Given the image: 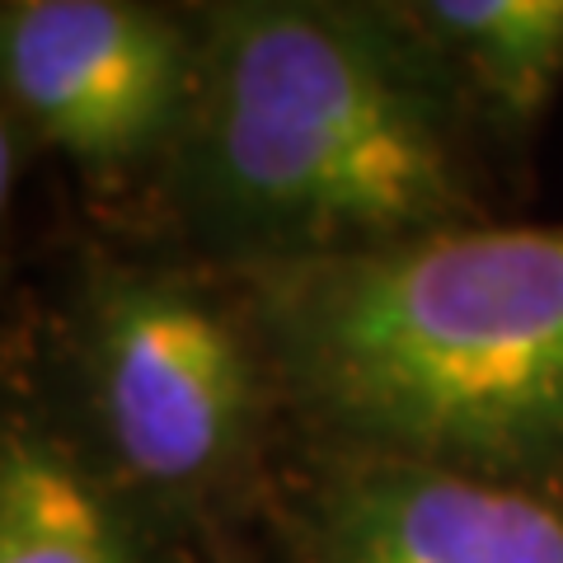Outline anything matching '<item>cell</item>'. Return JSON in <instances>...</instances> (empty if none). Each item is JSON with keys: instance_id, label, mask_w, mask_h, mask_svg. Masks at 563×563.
Wrapping results in <instances>:
<instances>
[{"instance_id": "cell-4", "label": "cell", "mask_w": 563, "mask_h": 563, "mask_svg": "<svg viewBox=\"0 0 563 563\" xmlns=\"http://www.w3.org/2000/svg\"><path fill=\"white\" fill-rule=\"evenodd\" d=\"M202 70L198 14L132 0H5L0 103L90 184L174 165Z\"/></svg>"}, {"instance_id": "cell-9", "label": "cell", "mask_w": 563, "mask_h": 563, "mask_svg": "<svg viewBox=\"0 0 563 563\" xmlns=\"http://www.w3.org/2000/svg\"><path fill=\"white\" fill-rule=\"evenodd\" d=\"M0 287H5V263H0Z\"/></svg>"}, {"instance_id": "cell-3", "label": "cell", "mask_w": 563, "mask_h": 563, "mask_svg": "<svg viewBox=\"0 0 563 563\" xmlns=\"http://www.w3.org/2000/svg\"><path fill=\"white\" fill-rule=\"evenodd\" d=\"M62 409L174 531L258 484L282 413L231 282L109 250H90L70 277Z\"/></svg>"}, {"instance_id": "cell-7", "label": "cell", "mask_w": 563, "mask_h": 563, "mask_svg": "<svg viewBox=\"0 0 563 563\" xmlns=\"http://www.w3.org/2000/svg\"><path fill=\"white\" fill-rule=\"evenodd\" d=\"M399 10L451 70L484 141L536 136L563 90V0H404Z\"/></svg>"}, {"instance_id": "cell-1", "label": "cell", "mask_w": 563, "mask_h": 563, "mask_svg": "<svg viewBox=\"0 0 563 563\" xmlns=\"http://www.w3.org/2000/svg\"><path fill=\"white\" fill-rule=\"evenodd\" d=\"M202 70L169 198L217 273L488 221L484 132L399 5L198 10Z\"/></svg>"}, {"instance_id": "cell-6", "label": "cell", "mask_w": 563, "mask_h": 563, "mask_svg": "<svg viewBox=\"0 0 563 563\" xmlns=\"http://www.w3.org/2000/svg\"><path fill=\"white\" fill-rule=\"evenodd\" d=\"M169 531L62 399H0V563H169Z\"/></svg>"}, {"instance_id": "cell-5", "label": "cell", "mask_w": 563, "mask_h": 563, "mask_svg": "<svg viewBox=\"0 0 563 563\" xmlns=\"http://www.w3.org/2000/svg\"><path fill=\"white\" fill-rule=\"evenodd\" d=\"M287 563H563V488L310 451L273 498Z\"/></svg>"}, {"instance_id": "cell-2", "label": "cell", "mask_w": 563, "mask_h": 563, "mask_svg": "<svg viewBox=\"0 0 563 563\" xmlns=\"http://www.w3.org/2000/svg\"><path fill=\"white\" fill-rule=\"evenodd\" d=\"M221 277L310 451L563 488V221Z\"/></svg>"}, {"instance_id": "cell-8", "label": "cell", "mask_w": 563, "mask_h": 563, "mask_svg": "<svg viewBox=\"0 0 563 563\" xmlns=\"http://www.w3.org/2000/svg\"><path fill=\"white\" fill-rule=\"evenodd\" d=\"M14 132H20V122L0 103V221H5L10 198H14V179H20V136Z\"/></svg>"}]
</instances>
